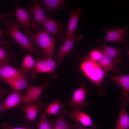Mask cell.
I'll use <instances>...</instances> for the list:
<instances>
[{
    "instance_id": "cell-25",
    "label": "cell",
    "mask_w": 129,
    "mask_h": 129,
    "mask_svg": "<svg viewBox=\"0 0 129 129\" xmlns=\"http://www.w3.org/2000/svg\"><path fill=\"white\" fill-rule=\"evenodd\" d=\"M39 73H49L45 61L40 58H38L34 69L30 73L28 77L33 79H36L37 77V74Z\"/></svg>"
},
{
    "instance_id": "cell-27",
    "label": "cell",
    "mask_w": 129,
    "mask_h": 129,
    "mask_svg": "<svg viewBox=\"0 0 129 129\" xmlns=\"http://www.w3.org/2000/svg\"><path fill=\"white\" fill-rule=\"evenodd\" d=\"M54 123L48 122L46 116L43 112L41 113V119L39 123L37 124L38 129H53Z\"/></svg>"
},
{
    "instance_id": "cell-2",
    "label": "cell",
    "mask_w": 129,
    "mask_h": 129,
    "mask_svg": "<svg viewBox=\"0 0 129 129\" xmlns=\"http://www.w3.org/2000/svg\"><path fill=\"white\" fill-rule=\"evenodd\" d=\"M2 22L6 27L5 33L11 36L28 52L35 53L38 58L43 57L44 53L34 47L28 38L19 30L13 19L9 16L5 17L3 18Z\"/></svg>"
},
{
    "instance_id": "cell-6",
    "label": "cell",
    "mask_w": 129,
    "mask_h": 129,
    "mask_svg": "<svg viewBox=\"0 0 129 129\" xmlns=\"http://www.w3.org/2000/svg\"><path fill=\"white\" fill-rule=\"evenodd\" d=\"M43 25L46 31L54 36V38L56 42L63 39L66 34L64 24L59 25L55 20L51 17H48Z\"/></svg>"
},
{
    "instance_id": "cell-14",
    "label": "cell",
    "mask_w": 129,
    "mask_h": 129,
    "mask_svg": "<svg viewBox=\"0 0 129 129\" xmlns=\"http://www.w3.org/2000/svg\"><path fill=\"white\" fill-rule=\"evenodd\" d=\"M82 12V9L80 8L73 9L70 12V15L68 23L67 32L63 40L65 41L68 38L74 36L75 29L79 21L80 16Z\"/></svg>"
},
{
    "instance_id": "cell-15",
    "label": "cell",
    "mask_w": 129,
    "mask_h": 129,
    "mask_svg": "<svg viewBox=\"0 0 129 129\" xmlns=\"http://www.w3.org/2000/svg\"><path fill=\"white\" fill-rule=\"evenodd\" d=\"M129 99H122V106L116 127L113 129H129V116L125 108Z\"/></svg>"
},
{
    "instance_id": "cell-1",
    "label": "cell",
    "mask_w": 129,
    "mask_h": 129,
    "mask_svg": "<svg viewBox=\"0 0 129 129\" xmlns=\"http://www.w3.org/2000/svg\"><path fill=\"white\" fill-rule=\"evenodd\" d=\"M80 69L84 74L95 83L99 88L97 94L100 97L105 94L102 87V84L107 73L98 63L90 58L86 57L80 65Z\"/></svg>"
},
{
    "instance_id": "cell-21",
    "label": "cell",
    "mask_w": 129,
    "mask_h": 129,
    "mask_svg": "<svg viewBox=\"0 0 129 129\" xmlns=\"http://www.w3.org/2000/svg\"><path fill=\"white\" fill-rule=\"evenodd\" d=\"M98 47L101 49V51L103 53L114 60L118 64H120L122 62L121 52L118 48L106 45H101Z\"/></svg>"
},
{
    "instance_id": "cell-4",
    "label": "cell",
    "mask_w": 129,
    "mask_h": 129,
    "mask_svg": "<svg viewBox=\"0 0 129 129\" xmlns=\"http://www.w3.org/2000/svg\"><path fill=\"white\" fill-rule=\"evenodd\" d=\"M88 94L86 85L81 84V87L74 91L72 99L68 102L70 107L72 109L82 111L84 108L87 107L89 104L85 99L86 95Z\"/></svg>"
},
{
    "instance_id": "cell-10",
    "label": "cell",
    "mask_w": 129,
    "mask_h": 129,
    "mask_svg": "<svg viewBox=\"0 0 129 129\" xmlns=\"http://www.w3.org/2000/svg\"><path fill=\"white\" fill-rule=\"evenodd\" d=\"M11 91L2 105L0 115L4 110L17 106L24 98L25 95L21 91L10 87Z\"/></svg>"
},
{
    "instance_id": "cell-5",
    "label": "cell",
    "mask_w": 129,
    "mask_h": 129,
    "mask_svg": "<svg viewBox=\"0 0 129 129\" xmlns=\"http://www.w3.org/2000/svg\"><path fill=\"white\" fill-rule=\"evenodd\" d=\"M128 27V26H126L121 28L113 30L107 27L105 29L106 34L105 37L102 39H97V43H99L102 41L106 43L114 42L116 44L118 45L125 42L127 41L125 36Z\"/></svg>"
},
{
    "instance_id": "cell-8",
    "label": "cell",
    "mask_w": 129,
    "mask_h": 129,
    "mask_svg": "<svg viewBox=\"0 0 129 129\" xmlns=\"http://www.w3.org/2000/svg\"><path fill=\"white\" fill-rule=\"evenodd\" d=\"M29 11L33 16V22L30 26L33 30H36L40 25H43L48 17L38 0L32 1Z\"/></svg>"
},
{
    "instance_id": "cell-18",
    "label": "cell",
    "mask_w": 129,
    "mask_h": 129,
    "mask_svg": "<svg viewBox=\"0 0 129 129\" xmlns=\"http://www.w3.org/2000/svg\"><path fill=\"white\" fill-rule=\"evenodd\" d=\"M98 63L107 73L110 71H113L115 74L120 72V69L116 65L115 61L102 53Z\"/></svg>"
},
{
    "instance_id": "cell-16",
    "label": "cell",
    "mask_w": 129,
    "mask_h": 129,
    "mask_svg": "<svg viewBox=\"0 0 129 129\" xmlns=\"http://www.w3.org/2000/svg\"><path fill=\"white\" fill-rule=\"evenodd\" d=\"M118 84L122 89V99H129V75L128 74L116 76L107 75Z\"/></svg>"
},
{
    "instance_id": "cell-24",
    "label": "cell",
    "mask_w": 129,
    "mask_h": 129,
    "mask_svg": "<svg viewBox=\"0 0 129 129\" xmlns=\"http://www.w3.org/2000/svg\"><path fill=\"white\" fill-rule=\"evenodd\" d=\"M65 103L61 100L57 99L50 104L45 110V115L47 116L57 115L62 109L65 107Z\"/></svg>"
},
{
    "instance_id": "cell-7",
    "label": "cell",
    "mask_w": 129,
    "mask_h": 129,
    "mask_svg": "<svg viewBox=\"0 0 129 129\" xmlns=\"http://www.w3.org/2000/svg\"><path fill=\"white\" fill-rule=\"evenodd\" d=\"M16 9L12 15L18 20L16 25L19 28L24 29V34L30 32L29 27L32 24L33 18L29 13L18 5L17 2H16Z\"/></svg>"
},
{
    "instance_id": "cell-32",
    "label": "cell",
    "mask_w": 129,
    "mask_h": 129,
    "mask_svg": "<svg viewBox=\"0 0 129 129\" xmlns=\"http://www.w3.org/2000/svg\"><path fill=\"white\" fill-rule=\"evenodd\" d=\"M80 124L77 123L75 124L74 127L75 129H93L92 128L88 127L87 128H84L80 126Z\"/></svg>"
},
{
    "instance_id": "cell-23",
    "label": "cell",
    "mask_w": 129,
    "mask_h": 129,
    "mask_svg": "<svg viewBox=\"0 0 129 129\" xmlns=\"http://www.w3.org/2000/svg\"><path fill=\"white\" fill-rule=\"evenodd\" d=\"M68 113V110L65 109L61 111L57 114V118L54 123L53 129H73L69 125L66 120Z\"/></svg>"
},
{
    "instance_id": "cell-20",
    "label": "cell",
    "mask_w": 129,
    "mask_h": 129,
    "mask_svg": "<svg viewBox=\"0 0 129 129\" xmlns=\"http://www.w3.org/2000/svg\"><path fill=\"white\" fill-rule=\"evenodd\" d=\"M42 1L45 5L44 9L47 10L51 16L53 11L61 10L67 6L65 0H42Z\"/></svg>"
},
{
    "instance_id": "cell-22",
    "label": "cell",
    "mask_w": 129,
    "mask_h": 129,
    "mask_svg": "<svg viewBox=\"0 0 129 129\" xmlns=\"http://www.w3.org/2000/svg\"><path fill=\"white\" fill-rule=\"evenodd\" d=\"M36 64L30 54H28L24 58L22 67L18 70L22 75L28 77L29 74L34 69Z\"/></svg>"
},
{
    "instance_id": "cell-19",
    "label": "cell",
    "mask_w": 129,
    "mask_h": 129,
    "mask_svg": "<svg viewBox=\"0 0 129 129\" xmlns=\"http://www.w3.org/2000/svg\"><path fill=\"white\" fill-rule=\"evenodd\" d=\"M28 77L21 75L16 78L5 81L11 87L18 91H20L29 87V81Z\"/></svg>"
},
{
    "instance_id": "cell-30",
    "label": "cell",
    "mask_w": 129,
    "mask_h": 129,
    "mask_svg": "<svg viewBox=\"0 0 129 129\" xmlns=\"http://www.w3.org/2000/svg\"><path fill=\"white\" fill-rule=\"evenodd\" d=\"M1 126L3 129H35L34 128L32 129L27 127H12L10 126L7 121H5L1 124Z\"/></svg>"
},
{
    "instance_id": "cell-29",
    "label": "cell",
    "mask_w": 129,
    "mask_h": 129,
    "mask_svg": "<svg viewBox=\"0 0 129 129\" xmlns=\"http://www.w3.org/2000/svg\"><path fill=\"white\" fill-rule=\"evenodd\" d=\"M102 54L101 51L95 49L91 51L89 55L91 59L97 62L100 59Z\"/></svg>"
},
{
    "instance_id": "cell-28",
    "label": "cell",
    "mask_w": 129,
    "mask_h": 129,
    "mask_svg": "<svg viewBox=\"0 0 129 129\" xmlns=\"http://www.w3.org/2000/svg\"><path fill=\"white\" fill-rule=\"evenodd\" d=\"M9 45V43L6 41L4 42L3 47L0 48V64L9 63V59L12 55H9L6 51V48Z\"/></svg>"
},
{
    "instance_id": "cell-26",
    "label": "cell",
    "mask_w": 129,
    "mask_h": 129,
    "mask_svg": "<svg viewBox=\"0 0 129 129\" xmlns=\"http://www.w3.org/2000/svg\"><path fill=\"white\" fill-rule=\"evenodd\" d=\"M43 57L45 61L49 73L51 75L52 78L55 79L57 78L58 75L55 72L56 68L57 67L55 61L52 58L44 53Z\"/></svg>"
},
{
    "instance_id": "cell-34",
    "label": "cell",
    "mask_w": 129,
    "mask_h": 129,
    "mask_svg": "<svg viewBox=\"0 0 129 129\" xmlns=\"http://www.w3.org/2000/svg\"><path fill=\"white\" fill-rule=\"evenodd\" d=\"M3 35V32L2 30H0V38L2 37Z\"/></svg>"
},
{
    "instance_id": "cell-12",
    "label": "cell",
    "mask_w": 129,
    "mask_h": 129,
    "mask_svg": "<svg viewBox=\"0 0 129 129\" xmlns=\"http://www.w3.org/2000/svg\"><path fill=\"white\" fill-rule=\"evenodd\" d=\"M83 38V35L78 34L68 38L65 41L56 56L57 67L60 64L67 54L73 51L72 48L76 42L82 40Z\"/></svg>"
},
{
    "instance_id": "cell-13",
    "label": "cell",
    "mask_w": 129,
    "mask_h": 129,
    "mask_svg": "<svg viewBox=\"0 0 129 129\" xmlns=\"http://www.w3.org/2000/svg\"><path fill=\"white\" fill-rule=\"evenodd\" d=\"M70 118L75 120L77 123L84 126L97 129V126L88 114L78 109H72L69 114Z\"/></svg>"
},
{
    "instance_id": "cell-17",
    "label": "cell",
    "mask_w": 129,
    "mask_h": 129,
    "mask_svg": "<svg viewBox=\"0 0 129 129\" xmlns=\"http://www.w3.org/2000/svg\"><path fill=\"white\" fill-rule=\"evenodd\" d=\"M21 75L18 70L11 66L9 63L0 64V79L5 81L16 78Z\"/></svg>"
},
{
    "instance_id": "cell-3",
    "label": "cell",
    "mask_w": 129,
    "mask_h": 129,
    "mask_svg": "<svg viewBox=\"0 0 129 129\" xmlns=\"http://www.w3.org/2000/svg\"><path fill=\"white\" fill-rule=\"evenodd\" d=\"M31 43L38 45L45 54L54 58L56 41L45 30L41 29L35 33L29 32L24 34Z\"/></svg>"
},
{
    "instance_id": "cell-9",
    "label": "cell",
    "mask_w": 129,
    "mask_h": 129,
    "mask_svg": "<svg viewBox=\"0 0 129 129\" xmlns=\"http://www.w3.org/2000/svg\"><path fill=\"white\" fill-rule=\"evenodd\" d=\"M50 84L49 81H47L38 86L34 85H31L27 88V94L22 102L25 104L40 101V98L44 90Z\"/></svg>"
},
{
    "instance_id": "cell-11",
    "label": "cell",
    "mask_w": 129,
    "mask_h": 129,
    "mask_svg": "<svg viewBox=\"0 0 129 129\" xmlns=\"http://www.w3.org/2000/svg\"><path fill=\"white\" fill-rule=\"evenodd\" d=\"M43 103L41 101L24 104L20 108L26 114V121L32 123L36 119L38 113L42 112Z\"/></svg>"
},
{
    "instance_id": "cell-31",
    "label": "cell",
    "mask_w": 129,
    "mask_h": 129,
    "mask_svg": "<svg viewBox=\"0 0 129 129\" xmlns=\"http://www.w3.org/2000/svg\"><path fill=\"white\" fill-rule=\"evenodd\" d=\"M6 91L3 88H0V111L1 105V102L2 97L6 93Z\"/></svg>"
},
{
    "instance_id": "cell-33",
    "label": "cell",
    "mask_w": 129,
    "mask_h": 129,
    "mask_svg": "<svg viewBox=\"0 0 129 129\" xmlns=\"http://www.w3.org/2000/svg\"><path fill=\"white\" fill-rule=\"evenodd\" d=\"M12 14L11 13L9 12H7L2 14H0V19L5 17L10 16Z\"/></svg>"
}]
</instances>
